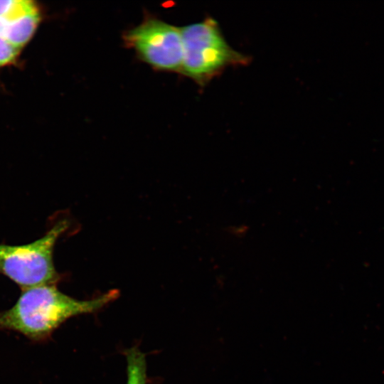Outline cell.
I'll list each match as a JSON object with an SVG mask.
<instances>
[{
  "instance_id": "obj_1",
  "label": "cell",
  "mask_w": 384,
  "mask_h": 384,
  "mask_svg": "<svg viewBox=\"0 0 384 384\" xmlns=\"http://www.w3.org/2000/svg\"><path fill=\"white\" fill-rule=\"evenodd\" d=\"M119 296L110 290L89 300H78L61 292L55 284L23 289L15 304L0 312V329L18 332L43 341L72 316L95 312Z\"/></svg>"
},
{
  "instance_id": "obj_2",
  "label": "cell",
  "mask_w": 384,
  "mask_h": 384,
  "mask_svg": "<svg viewBox=\"0 0 384 384\" xmlns=\"http://www.w3.org/2000/svg\"><path fill=\"white\" fill-rule=\"evenodd\" d=\"M183 62L181 73L201 86L220 75L226 68L245 65L249 56L233 49L226 41L218 23L212 18L181 28Z\"/></svg>"
},
{
  "instance_id": "obj_3",
  "label": "cell",
  "mask_w": 384,
  "mask_h": 384,
  "mask_svg": "<svg viewBox=\"0 0 384 384\" xmlns=\"http://www.w3.org/2000/svg\"><path fill=\"white\" fill-rule=\"evenodd\" d=\"M68 222L55 223L46 233L28 244H0V274L21 289L56 284L60 276L53 263V251L58 238L67 230Z\"/></svg>"
},
{
  "instance_id": "obj_4",
  "label": "cell",
  "mask_w": 384,
  "mask_h": 384,
  "mask_svg": "<svg viewBox=\"0 0 384 384\" xmlns=\"http://www.w3.org/2000/svg\"><path fill=\"white\" fill-rule=\"evenodd\" d=\"M126 46L153 68L181 72L183 43L181 28L154 17L146 18L124 35Z\"/></svg>"
},
{
  "instance_id": "obj_5",
  "label": "cell",
  "mask_w": 384,
  "mask_h": 384,
  "mask_svg": "<svg viewBox=\"0 0 384 384\" xmlns=\"http://www.w3.org/2000/svg\"><path fill=\"white\" fill-rule=\"evenodd\" d=\"M39 22L40 13L35 4L13 2L0 16V38L20 49L31 38Z\"/></svg>"
},
{
  "instance_id": "obj_6",
  "label": "cell",
  "mask_w": 384,
  "mask_h": 384,
  "mask_svg": "<svg viewBox=\"0 0 384 384\" xmlns=\"http://www.w3.org/2000/svg\"><path fill=\"white\" fill-rule=\"evenodd\" d=\"M127 380L126 384H146L145 355L137 347L125 351Z\"/></svg>"
},
{
  "instance_id": "obj_7",
  "label": "cell",
  "mask_w": 384,
  "mask_h": 384,
  "mask_svg": "<svg viewBox=\"0 0 384 384\" xmlns=\"http://www.w3.org/2000/svg\"><path fill=\"white\" fill-rule=\"evenodd\" d=\"M19 50L6 40L0 38V67L13 62Z\"/></svg>"
}]
</instances>
